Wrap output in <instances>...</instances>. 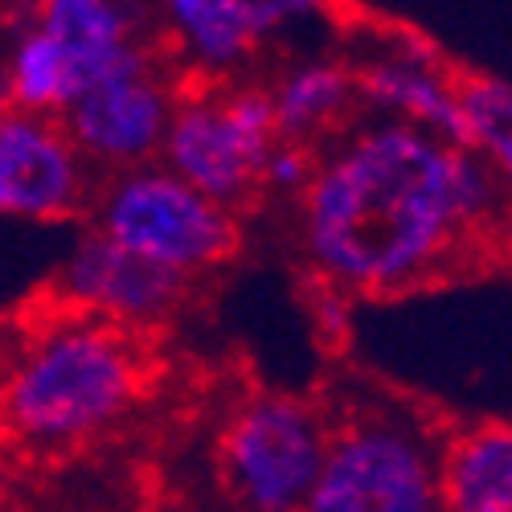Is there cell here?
<instances>
[{"label":"cell","mask_w":512,"mask_h":512,"mask_svg":"<svg viewBox=\"0 0 512 512\" xmlns=\"http://www.w3.org/2000/svg\"><path fill=\"white\" fill-rule=\"evenodd\" d=\"M275 144L279 127L267 87H205L177 99L156 164L201 197L238 209L259 193Z\"/></svg>","instance_id":"8992f818"},{"label":"cell","mask_w":512,"mask_h":512,"mask_svg":"<svg viewBox=\"0 0 512 512\" xmlns=\"http://www.w3.org/2000/svg\"><path fill=\"white\" fill-rule=\"evenodd\" d=\"M304 512H439V443L394 410L336 422Z\"/></svg>","instance_id":"277c9868"},{"label":"cell","mask_w":512,"mask_h":512,"mask_svg":"<svg viewBox=\"0 0 512 512\" xmlns=\"http://www.w3.org/2000/svg\"><path fill=\"white\" fill-rule=\"evenodd\" d=\"M66 50L78 82V99L136 66L156 62L144 41L140 9L119 0H41L29 9ZM74 99V103H78Z\"/></svg>","instance_id":"7c38bea8"},{"label":"cell","mask_w":512,"mask_h":512,"mask_svg":"<svg viewBox=\"0 0 512 512\" xmlns=\"http://www.w3.org/2000/svg\"><path fill=\"white\" fill-rule=\"evenodd\" d=\"M87 213L95 234L189 283L230 263L238 250L234 209L201 197L164 164L103 177Z\"/></svg>","instance_id":"3957f363"},{"label":"cell","mask_w":512,"mask_h":512,"mask_svg":"<svg viewBox=\"0 0 512 512\" xmlns=\"http://www.w3.org/2000/svg\"><path fill=\"white\" fill-rule=\"evenodd\" d=\"M316 148H300V144H275L267 164H263V177H259V193H275V197H295L300 201L304 189L312 185L316 173Z\"/></svg>","instance_id":"e0dca14e"},{"label":"cell","mask_w":512,"mask_h":512,"mask_svg":"<svg viewBox=\"0 0 512 512\" xmlns=\"http://www.w3.org/2000/svg\"><path fill=\"white\" fill-rule=\"evenodd\" d=\"M439 512H512V422L484 418L439 443Z\"/></svg>","instance_id":"4fadbf2b"},{"label":"cell","mask_w":512,"mask_h":512,"mask_svg":"<svg viewBox=\"0 0 512 512\" xmlns=\"http://www.w3.org/2000/svg\"><path fill=\"white\" fill-rule=\"evenodd\" d=\"M467 148H476L512 197V87L492 74H459Z\"/></svg>","instance_id":"2e32d148"},{"label":"cell","mask_w":512,"mask_h":512,"mask_svg":"<svg viewBox=\"0 0 512 512\" xmlns=\"http://www.w3.org/2000/svg\"><path fill=\"white\" fill-rule=\"evenodd\" d=\"M177 99L181 95L164 78L160 62H148L111 82H99L95 91L70 103L62 127L78 156L91 164V173H132V168L160 160Z\"/></svg>","instance_id":"ba28073f"},{"label":"cell","mask_w":512,"mask_h":512,"mask_svg":"<svg viewBox=\"0 0 512 512\" xmlns=\"http://www.w3.org/2000/svg\"><path fill=\"white\" fill-rule=\"evenodd\" d=\"M332 422L295 394H254L222 426L218 472L242 512H304Z\"/></svg>","instance_id":"5b68a950"},{"label":"cell","mask_w":512,"mask_h":512,"mask_svg":"<svg viewBox=\"0 0 512 512\" xmlns=\"http://www.w3.org/2000/svg\"><path fill=\"white\" fill-rule=\"evenodd\" d=\"M357 103L373 119H394L443 144L467 148V127L459 107V74L414 33H390L386 46L369 50L357 66Z\"/></svg>","instance_id":"30bf717a"},{"label":"cell","mask_w":512,"mask_h":512,"mask_svg":"<svg viewBox=\"0 0 512 512\" xmlns=\"http://www.w3.org/2000/svg\"><path fill=\"white\" fill-rule=\"evenodd\" d=\"M271 111L283 144L316 148V140L332 136L340 119L357 103V78L353 66L336 58H304L291 62L271 87Z\"/></svg>","instance_id":"5bb4252c"},{"label":"cell","mask_w":512,"mask_h":512,"mask_svg":"<svg viewBox=\"0 0 512 512\" xmlns=\"http://www.w3.org/2000/svg\"><path fill=\"white\" fill-rule=\"evenodd\" d=\"M189 291V279L152 267L103 234L87 230L54 275V300L62 312H78L140 336L173 316Z\"/></svg>","instance_id":"9c48e42d"},{"label":"cell","mask_w":512,"mask_h":512,"mask_svg":"<svg viewBox=\"0 0 512 512\" xmlns=\"http://www.w3.org/2000/svg\"><path fill=\"white\" fill-rule=\"evenodd\" d=\"M148 381L140 336L58 312L0 373V435L25 451H74L132 410Z\"/></svg>","instance_id":"7a4b0ae2"},{"label":"cell","mask_w":512,"mask_h":512,"mask_svg":"<svg viewBox=\"0 0 512 512\" xmlns=\"http://www.w3.org/2000/svg\"><path fill=\"white\" fill-rule=\"evenodd\" d=\"M78 99V82L58 37L29 9L13 25L5 58H0V107H17L29 115L62 119Z\"/></svg>","instance_id":"9a60e30c"},{"label":"cell","mask_w":512,"mask_h":512,"mask_svg":"<svg viewBox=\"0 0 512 512\" xmlns=\"http://www.w3.org/2000/svg\"><path fill=\"white\" fill-rule=\"evenodd\" d=\"M504 201L500 177L476 148L365 119L316 160L300 197L304 259L332 291L422 287L496 226Z\"/></svg>","instance_id":"6da1fadb"},{"label":"cell","mask_w":512,"mask_h":512,"mask_svg":"<svg viewBox=\"0 0 512 512\" xmlns=\"http://www.w3.org/2000/svg\"><path fill=\"white\" fill-rule=\"evenodd\" d=\"M95 173L70 144L62 119L0 107V218L54 226L87 213Z\"/></svg>","instance_id":"52a82bcc"},{"label":"cell","mask_w":512,"mask_h":512,"mask_svg":"<svg viewBox=\"0 0 512 512\" xmlns=\"http://www.w3.org/2000/svg\"><path fill=\"white\" fill-rule=\"evenodd\" d=\"M320 13L308 0H173L164 5V37L173 54L205 82H230L271 37Z\"/></svg>","instance_id":"8fae6325"},{"label":"cell","mask_w":512,"mask_h":512,"mask_svg":"<svg viewBox=\"0 0 512 512\" xmlns=\"http://www.w3.org/2000/svg\"><path fill=\"white\" fill-rule=\"evenodd\" d=\"M9 33H13V17L0 9V58H5V46H9Z\"/></svg>","instance_id":"ac0fdd59"}]
</instances>
